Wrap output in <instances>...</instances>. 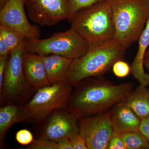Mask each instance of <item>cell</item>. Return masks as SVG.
Returning <instances> with one entry per match:
<instances>
[{"label":"cell","instance_id":"cell-1","mask_svg":"<svg viewBox=\"0 0 149 149\" xmlns=\"http://www.w3.org/2000/svg\"><path fill=\"white\" fill-rule=\"evenodd\" d=\"M134 86L133 83L115 85L102 77H88L74 86L67 109L78 118L103 113L125 101Z\"/></svg>","mask_w":149,"mask_h":149},{"label":"cell","instance_id":"cell-2","mask_svg":"<svg viewBox=\"0 0 149 149\" xmlns=\"http://www.w3.org/2000/svg\"><path fill=\"white\" fill-rule=\"evenodd\" d=\"M126 49L114 39L91 45L83 55L72 60L64 81L74 87L88 77H102L116 62L123 59Z\"/></svg>","mask_w":149,"mask_h":149},{"label":"cell","instance_id":"cell-3","mask_svg":"<svg viewBox=\"0 0 149 149\" xmlns=\"http://www.w3.org/2000/svg\"><path fill=\"white\" fill-rule=\"evenodd\" d=\"M114 40L127 49L139 40L149 18V0H110Z\"/></svg>","mask_w":149,"mask_h":149},{"label":"cell","instance_id":"cell-4","mask_svg":"<svg viewBox=\"0 0 149 149\" xmlns=\"http://www.w3.org/2000/svg\"><path fill=\"white\" fill-rule=\"evenodd\" d=\"M69 20L71 27L90 45L114 39L115 27L110 0L100 2L82 10Z\"/></svg>","mask_w":149,"mask_h":149},{"label":"cell","instance_id":"cell-5","mask_svg":"<svg viewBox=\"0 0 149 149\" xmlns=\"http://www.w3.org/2000/svg\"><path fill=\"white\" fill-rule=\"evenodd\" d=\"M72 88L62 81L38 89L23 105L26 121L38 123L54 111L67 108Z\"/></svg>","mask_w":149,"mask_h":149},{"label":"cell","instance_id":"cell-6","mask_svg":"<svg viewBox=\"0 0 149 149\" xmlns=\"http://www.w3.org/2000/svg\"><path fill=\"white\" fill-rule=\"evenodd\" d=\"M25 42L11 51L8 58L2 86L0 89L1 106L24 105L32 93L36 91L27 83L23 71Z\"/></svg>","mask_w":149,"mask_h":149},{"label":"cell","instance_id":"cell-7","mask_svg":"<svg viewBox=\"0 0 149 149\" xmlns=\"http://www.w3.org/2000/svg\"><path fill=\"white\" fill-rule=\"evenodd\" d=\"M90 44L71 27L65 32L56 33L48 38L27 40L25 50L39 55L54 54L74 60L85 53Z\"/></svg>","mask_w":149,"mask_h":149},{"label":"cell","instance_id":"cell-8","mask_svg":"<svg viewBox=\"0 0 149 149\" xmlns=\"http://www.w3.org/2000/svg\"><path fill=\"white\" fill-rule=\"evenodd\" d=\"M79 134L88 149H107L110 139L114 133L108 111L78 119Z\"/></svg>","mask_w":149,"mask_h":149},{"label":"cell","instance_id":"cell-9","mask_svg":"<svg viewBox=\"0 0 149 149\" xmlns=\"http://www.w3.org/2000/svg\"><path fill=\"white\" fill-rule=\"evenodd\" d=\"M77 116L67 108L57 109L38 123L39 138L58 142L79 133Z\"/></svg>","mask_w":149,"mask_h":149},{"label":"cell","instance_id":"cell-10","mask_svg":"<svg viewBox=\"0 0 149 149\" xmlns=\"http://www.w3.org/2000/svg\"><path fill=\"white\" fill-rule=\"evenodd\" d=\"M29 18L41 26H52L71 17L67 0H25Z\"/></svg>","mask_w":149,"mask_h":149},{"label":"cell","instance_id":"cell-11","mask_svg":"<svg viewBox=\"0 0 149 149\" xmlns=\"http://www.w3.org/2000/svg\"><path fill=\"white\" fill-rule=\"evenodd\" d=\"M25 0H7L1 8L0 24L16 30L27 40L39 39L40 30L29 23L25 13Z\"/></svg>","mask_w":149,"mask_h":149},{"label":"cell","instance_id":"cell-12","mask_svg":"<svg viewBox=\"0 0 149 149\" xmlns=\"http://www.w3.org/2000/svg\"><path fill=\"white\" fill-rule=\"evenodd\" d=\"M110 112L114 132L122 133L139 131L141 119L125 103L116 104L110 110Z\"/></svg>","mask_w":149,"mask_h":149},{"label":"cell","instance_id":"cell-13","mask_svg":"<svg viewBox=\"0 0 149 149\" xmlns=\"http://www.w3.org/2000/svg\"><path fill=\"white\" fill-rule=\"evenodd\" d=\"M23 68L27 83L35 91L50 84L39 55L25 51L23 55Z\"/></svg>","mask_w":149,"mask_h":149},{"label":"cell","instance_id":"cell-14","mask_svg":"<svg viewBox=\"0 0 149 149\" xmlns=\"http://www.w3.org/2000/svg\"><path fill=\"white\" fill-rule=\"evenodd\" d=\"M40 56L50 84L64 81L73 60L57 55Z\"/></svg>","mask_w":149,"mask_h":149},{"label":"cell","instance_id":"cell-15","mask_svg":"<svg viewBox=\"0 0 149 149\" xmlns=\"http://www.w3.org/2000/svg\"><path fill=\"white\" fill-rule=\"evenodd\" d=\"M139 47L135 58L131 64V72L134 78L140 84L149 85V74L145 72L144 61L147 49L149 47V18L143 31L139 37Z\"/></svg>","mask_w":149,"mask_h":149},{"label":"cell","instance_id":"cell-16","mask_svg":"<svg viewBox=\"0 0 149 149\" xmlns=\"http://www.w3.org/2000/svg\"><path fill=\"white\" fill-rule=\"evenodd\" d=\"M26 121L23 105L9 104L0 108V145L3 147L6 134L15 123Z\"/></svg>","mask_w":149,"mask_h":149},{"label":"cell","instance_id":"cell-17","mask_svg":"<svg viewBox=\"0 0 149 149\" xmlns=\"http://www.w3.org/2000/svg\"><path fill=\"white\" fill-rule=\"evenodd\" d=\"M141 119L149 116V89L140 84L123 102Z\"/></svg>","mask_w":149,"mask_h":149},{"label":"cell","instance_id":"cell-18","mask_svg":"<svg viewBox=\"0 0 149 149\" xmlns=\"http://www.w3.org/2000/svg\"><path fill=\"white\" fill-rule=\"evenodd\" d=\"M126 149H148L146 138L140 132L130 131L120 133Z\"/></svg>","mask_w":149,"mask_h":149},{"label":"cell","instance_id":"cell-19","mask_svg":"<svg viewBox=\"0 0 149 149\" xmlns=\"http://www.w3.org/2000/svg\"><path fill=\"white\" fill-rule=\"evenodd\" d=\"M0 37L11 51L25 42L26 39L22 34L16 30L0 24Z\"/></svg>","mask_w":149,"mask_h":149},{"label":"cell","instance_id":"cell-20","mask_svg":"<svg viewBox=\"0 0 149 149\" xmlns=\"http://www.w3.org/2000/svg\"><path fill=\"white\" fill-rule=\"evenodd\" d=\"M104 1L107 0H67L71 15L70 18L80 10Z\"/></svg>","mask_w":149,"mask_h":149},{"label":"cell","instance_id":"cell-21","mask_svg":"<svg viewBox=\"0 0 149 149\" xmlns=\"http://www.w3.org/2000/svg\"><path fill=\"white\" fill-rule=\"evenodd\" d=\"M113 72L119 78H124L131 72V68L127 63L120 60L116 62L112 67Z\"/></svg>","mask_w":149,"mask_h":149},{"label":"cell","instance_id":"cell-22","mask_svg":"<svg viewBox=\"0 0 149 149\" xmlns=\"http://www.w3.org/2000/svg\"><path fill=\"white\" fill-rule=\"evenodd\" d=\"M27 149H58V143L46 139L38 138L27 146Z\"/></svg>","mask_w":149,"mask_h":149},{"label":"cell","instance_id":"cell-23","mask_svg":"<svg viewBox=\"0 0 149 149\" xmlns=\"http://www.w3.org/2000/svg\"><path fill=\"white\" fill-rule=\"evenodd\" d=\"M15 139L17 143L23 146H28L34 141L32 133L27 129H22L17 132Z\"/></svg>","mask_w":149,"mask_h":149},{"label":"cell","instance_id":"cell-24","mask_svg":"<svg viewBox=\"0 0 149 149\" xmlns=\"http://www.w3.org/2000/svg\"><path fill=\"white\" fill-rule=\"evenodd\" d=\"M107 149H126L120 133L114 132L110 139Z\"/></svg>","mask_w":149,"mask_h":149},{"label":"cell","instance_id":"cell-25","mask_svg":"<svg viewBox=\"0 0 149 149\" xmlns=\"http://www.w3.org/2000/svg\"><path fill=\"white\" fill-rule=\"evenodd\" d=\"M69 139L73 149H88L85 141L79 133L73 134Z\"/></svg>","mask_w":149,"mask_h":149},{"label":"cell","instance_id":"cell-26","mask_svg":"<svg viewBox=\"0 0 149 149\" xmlns=\"http://www.w3.org/2000/svg\"><path fill=\"white\" fill-rule=\"evenodd\" d=\"M139 131L146 138L149 145V116L141 120Z\"/></svg>","mask_w":149,"mask_h":149},{"label":"cell","instance_id":"cell-27","mask_svg":"<svg viewBox=\"0 0 149 149\" xmlns=\"http://www.w3.org/2000/svg\"><path fill=\"white\" fill-rule=\"evenodd\" d=\"M8 56L0 57V89L2 86L4 75Z\"/></svg>","mask_w":149,"mask_h":149},{"label":"cell","instance_id":"cell-28","mask_svg":"<svg viewBox=\"0 0 149 149\" xmlns=\"http://www.w3.org/2000/svg\"><path fill=\"white\" fill-rule=\"evenodd\" d=\"M10 51L6 43L1 37H0V57L8 56Z\"/></svg>","mask_w":149,"mask_h":149},{"label":"cell","instance_id":"cell-29","mask_svg":"<svg viewBox=\"0 0 149 149\" xmlns=\"http://www.w3.org/2000/svg\"><path fill=\"white\" fill-rule=\"evenodd\" d=\"M58 149H73L69 138L58 142Z\"/></svg>","mask_w":149,"mask_h":149},{"label":"cell","instance_id":"cell-30","mask_svg":"<svg viewBox=\"0 0 149 149\" xmlns=\"http://www.w3.org/2000/svg\"><path fill=\"white\" fill-rule=\"evenodd\" d=\"M144 66L149 72V56L145 57L144 61Z\"/></svg>","mask_w":149,"mask_h":149},{"label":"cell","instance_id":"cell-31","mask_svg":"<svg viewBox=\"0 0 149 149\" xmlns=\"http://www.w3.org/2000/svg\"><path fill=\"white\" fill-rule=\"evenodd\" d=\"M7 0H0V6L1 8L4 5Z\"/></svg>","mask_w":149,"mask_h":149},{"label":"cell","instance_id":"cell-32","mask_svg":"<svg viewBox=\"0 0 149 149\" xmlns=\"http://www.w3.org/2000/svg\"><path fill=\"white\" fill-rule=\"evenodd\" d=\"M148 56H149V49L147 50L146 54V57Z\"/></svg>","mask_w":149,"mask_h":149}]
</instances>
